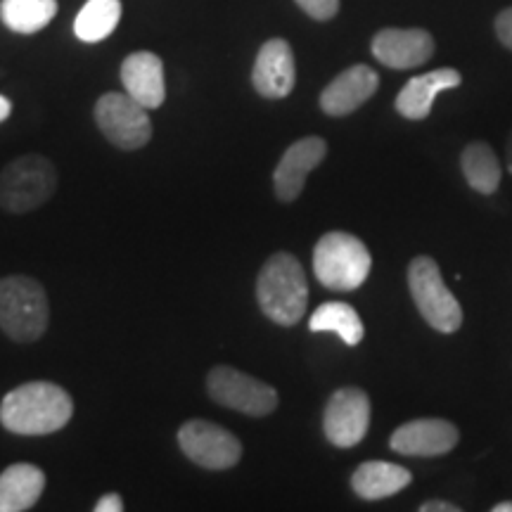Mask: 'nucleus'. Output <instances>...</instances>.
<instances>
[{
  "label": "nucleus",
  "instance_id": "2eb2a0df",
  "mask_svg": "<svg viewBox=\"0 0 512 512\" xmlns=\"http://www.w3.org/2000/svg\"><path fill=\"white\" fill-rule=\"evenodd\" d=\"M380 88V76L368 64H354L335 76L320 93V110L328 117H347L373 98Z\"/></svg>",
  "mask_w": 512,
  "mask_h": 512
},
{
  "label": "nucleus",
  "instance_id": "a211bd4d",
  "mask_svg": "<svg viewBox=\"0 0 512 512\" xmlns=\"http://www.w3.org/2000/svg\"><path fill=\"white\" fill-rule=\"evenodd\" d=\"M46 489V472L31 463H15L0 475V512L31 510Z\"/></svg>",
  "mask_w": 512,
  "mask_h": 512
},
{
  "label": "nucleus",
  "instance_id": "5701e85b",
  "mask_svg": "<svg viewBox=\"0 0 512 512\" xmlns=\"http://www.w3.org/2000/svg\"><path fill=\"white\" fill-rule=\"evenodd\" d=\"M121 19V0H88L74 19V34L83 43H100L114 34Z\"/></svg>",
  "mask_w": 512,
  "mask_h": 512
},
{
  "label": "nucleus",
  "instance_id": "ddd939ff",
  "mask_svg": "<svg viewBox=\"0 0 512 512\" xmlns=\"http://www.w3.org/2000/svg\"><path fill=\"white\" fill-rule=\"evenodd\" d=\"M375 60L389 69H413L432 60L434 38L425 29H382L370 43Z\"/></svg>",
  "mask_w": 512,
  "mask_h": 512
},
{
  "label": "nucleus",
  "instance_id": "f03ea898",
  "mask_svg": "<svg viewBox=\"0 0 512 512\" xmlns=\"http://www.w3.org/2000/svg\"><path fill=\"white\" fill-rule=\"evenodd\" d=\"M256 299L261 311L283 328H292L302 320L309 306V283L297 256L290 252L268 256L256 278Z\"/></svg>",
  "mask_w": 512,
  "mask_h": 512
},
{
  "label": "nucleus",
  "instance_id": "a878e982",
  "mask_svg": "<svg viewBox=\"0 0 512 512\" xmlns=\"http://www.w3.org/2000/svg\"><path fill=\"white\" fill-rule=\"evenodd\" d=\"M95 512H121L124 510V498L119 494H107L102 496L98 503H95Z\"/></svg>",
  "mask_w": 512,
  "mask_h": 512
},
{
  "label": "nucleus",
  "instance_id": "6ab92c4d",
  "mask_svg": "<svg viewBox=\"0 0 512 512\" xmlns=\"http://www.w3.org/2000/svg\"><path fill=\"white\" fill-rule=\"evenodd\" d=\"M411 482L413 475L406 467L387 463V460H368L358 465L351 477V489L363 501H382V498L399 494Z\"/></svg>",
  "mask_w": 512,
  "mask_h": 512
},
{
  "label": "nucleus",
  "instance_id": "39448f33",
  "mask_svg": "<svg viewBox=\"0 0 512 512\" xmlns=\"http://www.w3.org/2000/svg\"><path fill=\"white\" fill-rule=\"evenodd\" d=\"M57 190V171L43 155H24L0 171V207L8 214H29Z\"/></svg>",
  "mask_w": 512,
  "mask_h": 512
},
{
  "label": "nucleus",
  "instance_id": "0eeeda50",
  "mask_svg": "<svg viewBox=\"0 0 512 512\" xmlns=\"http://www.w3.org/2000/svg\"><path fill=\"white\" fill-rule=\"evenodd\" d=\"M207 392L221 406L252 418H266L278 408L280 396L271 384L256 380L233 366H216L207 375Z\"/></svg>",
  "mask_w": 512,
  "mask_h": 512
},
{
  "label": "nucleus",
  "instance_id": "c85d7f7f",
  "mask_svg": "<svg viewBox=\"0 0 512 512\" xmlns=\"http://www.w3.org/2000/svg\"><path fill=\"white\" fill-rule=\"evenodd\" d=\"M505 164H508V171L512 174V131L508 136V145H505Z\"/></svg>",
  "mask_w": 512,
  "mask_h": 512
},
{
  "label": "nucleus",
  "instance_id": "20e7f679",
  "mask_svg": "<svg viewBox=\"0 0 512 512\" xmlns=\"http://www.w3.org/2000/svg\"><path fill=\"white\" fill-rule=\"evenodd\" d=\"M373 256L356 235L332 230L313 247V271L320 285L335 292H354L368 280Z\"/></svg>",
  "mask_w": 512,
  "mask_h": 512
},
{
  "label": "nucleus",
  "instance_id": "cd10ccee",
  "mask_svg": "<svg viewBox=\"0 0 512 512\" xmlns=\"http://www.w3.org/2000/svg\"><path fill=\"white\" fill-rule=\"evenodd\" d=\"M10 114H12V102L5 98V95H0V124H3Z\"/></svg>",
  "mask_w": 512,
  "mask_h": 512
},
{
  "label": "nucleus",
  "instance_id": "412c9836",
  "mask_svg": "<svg viewBox=\"0 0 512 512\" xmlns=\"http://www.w3.org/2000/svg\"><path fill=\"white\" fill-rule=\"evenodd\" d=\"M309 330L335 332V335L342 337V342L347 347H358L363 342V335H366V328H363V320L358 316V311L344 302L320 304L316 313H311Z\"/></svg>",
  "mask_w": 512,
  "mask_h": 512
},
{
  "label": "nucleus",
  "instance_id": "dca6fc26",
  "mask_svg": "<svg viewBox=\"0 0 512 512\" xmlns=\"http://www.w3.org/2000/svg\"><path fill=\"white\" fill-rule=\"evenodd\" d=\"M460 83H463V76H460L458 69L451 67H441L434 69V72L413 76V79L401 88V93L396 95V112H399L403 119L411 121L427 119L430 117L437 95L451 91V88H458Z\"/></svg>",
  "mask_w": 512,
  "mask_h": 512
},
{
  "label": "nucleus",
  "instance_id": "1a4fd4ad",
  "mask_svg": "<svg viewBox=\"0 0 512 512\" xmlns=\"http://www.w3.org/2000/svg\"><path fill=\"white\" fill-rule=\"evenodd\" d=\"M178 444L192 463L207 470H230L242 458L240 439L209 420H188L181 425Z\"/></svg>",
  "mask_w": 512,
  "mask_h": 512
},
{
  "label": "nucleus",
  "instance_id": "aec40b11",
  "mask_svg": "<svg viewBox=\"0 0 512 512\" xmlns=\"http://www.w3.org/2000/svg\"><path fill=\"white\" fill-rule=\"evenodd\" d=\"M460 169H463L467 185L477 190L479 195H494L501 185L503 166L491 145L482 143V140H475L465 147L463 155H460Z\"/></svg>",
  "mask_w": 512,
  "mask_h": 512
},
{
  "label": "nucleus",
  "instance_id": "f8f14e48",
  "mask_svg": "<svg viewBox=\"0 0 512 512\" xmlns=\"http://www.w3.org/2000/svg\"><path fill=\"white\" fill-rule=\"evenodd\" d=\"M297 83V62L285 38H271L261 46L254 60L252 86L261 98L283 100Z\"/></svg>",
  "mask_w": 512,
  "mask_h": 512
},
{
  "label": "nucleus",
  "instance_id": "f257e3e1",
  "mask_svg": "<svg viewBox=\"0 0 512 512\" xmlns=\"http://www.w3.org/2000/svg\"><path fill=\"white\" fill-rule=\"evenodd\" d=\"M74 415L67 389L53 382L19 384L0 403V425L22 437H43L60 432Z\"/></svg>",
  "mask_w": 512,
  "mask_h": 512
},
{
  "label": "nucleus",
  "instance_id": "9d476101",
  "mask_svg": "<svg viewBox=\"0 0 512 512\" xmlns=\"http://www.w3.org/2000/svg\"><path fill=\"white\" fill-rule=\"evenodd\" d=\"M370 427V399L363 389L342 387L328 399L323 432L332 446L351 448L366 439Z\"/></svg>",
  "mask_w": 512,
  "mask_h": 512
},
{
  "label": "nucleus",
  "instance_id": "b1692460",
  "mask_svg": "<svg viewBox=\"0 0 512 512\" xmlns=\"http://www.w3.org/2000/svg\"><path fill=\"white\" fill-rule=\"evenodd\" d=\"M311 19L328 22L339 12V0H294Z\"/></svg>",
  "mask_w": 512,
  "mask_h": 512
},
{
  "label": "nucleus",
  "instance_id": "7ed1b4c3",
  "mask_svg": "<svg viewBox=\"0 0 512 512\" xmlns=\"http://www.w3.org/2000/svg\"><path fill=\"white\" fill-rule=\"evenodd\" d=\"M50 323L48 294L29 275L0 278V330L19 344L36 342Z\"/></svg>",
  "mask_w": 512,
  "mask_h": 512
},
{
  "label": "nucleus",
  "instance_id": "c756f323",
  "mask_svg": "<svg viewBox=\"0 0 512 512\" xmlns=\"http://www.w3.org/2000/svg\"><path fill=\"white\" fill-rule=\"evenodd\" d=\"M494 512H512V501H503L494 505Z\"/></svg>",
  "mask_w": 512,
  "mask_h": 512
},
{
  "label": "nucleus",
  "instance_id": "6e6552de",
  "mask_svg": "<svg viewBox=\"0 0 512 512\" xmlns=\"http://www.w3.org/2000/svg\"><path fill=\"white\" fill-rule=\"evenodd\" d=\"M95 124L102 136L121 150H140L150 143L152 121L147 107L128 93H105L95 102Z\"/></svg>",
  "mask_w": 512,
  "mask_h": 512
},
{
  "label": "nucleus",
  "instance_id": "423d86ee",
  "mask_svg": "<svg viewBox=\"0 0 512 512\" xmlns=\"http://www.w3.org/2000/svg\"><path fill=\"white\" fill-rule=\"evenodd\" d=\"M408 287L425 323L441 335H451L463 325V309L448 290L441 268L432 256H415L408 266Z\"/></svg>",
  "mask_w": 512,
  "mask_h": 512
},
{
  "label": "nucleus",
  "instance_id": "393cba45",
  "mask_svg": "<svg viewBox=\"0 0 512 512\" xmlns=\"http://www.w3.org/2000/svg\"><path fill=\"white\" fill-rule=\"evenodd\" d=\"M494 29H496L498 41H501L508 50H512V8H505L498 12Z\"/></svg>",
  "mask_w": 512,
  "mask_h": 512
},
{
  "label": "nucleus",
  "instance_id": "9b49d317",
  "mask_svg": "<svg viewBox=\"0 0 512 512\" xmlns=\"http://www.w3.org/2000/svg\"><path fill=\"white\" fill-rule=\"evenodd\" d=\"M458 427L441 418H420L396 427L389 439L392 451L411 458H437L458 446Z\"/></svg>",
  "mask_w": 512,
  "mask_h": 512
},
{
  "label": "nucleus",
  "instance_id": "bb28decb",
  "mask_svg": "<svg viewBox=\"0 0 512 512\" xmlns=\"http://www.w3.org/2000/svg\"><path fill=\"white\" fill-rule=\"evenodd\" d=\"M420 512H460V505L448 501H427L420 505Z\"/></svg>",
  "mask_w": 512,
  "mask_h": 512
},
{
  "label": "nucleus",
  "instance_id": "4be33fe9",
  "mask_svg": "<svg viewBox=\"0 0 512 512\" xmlns=\"http://www.w3.org/2000/svg\"><path fill=\"white\" fill-rule=\"evenodd\" d=\"M57 15V0H3L0 19L15 34H38Z\"/></svg>",
  "mask_w": 512,
  "mask_h": 512
},
{
  "label": "nucleus",
  "instance_id": "4468645a",
  "mask_svg": "<svg viewBox=\"0 0 512 512\" xmlns=\"http://www.w3.org/2000/svg\"><path fill=\"white\" fill-rule=\"evenodd\" d=\"M325 155H328V143L318 136H309L297 140L285 150L283 159L273 171V185L278 200L292 202L302 195L306 178L316 166H320Z\"/></svg>",
  "mask_w": 512,
  "mask_h": 512
},
{
  "label": "nucleus",
  "instance_id": "f3484780",
  "mask_svg": "<svg viewBox=\"0 0 512 512\" xmlns=\"http://www.w3.org/2000/svg\"><path fill=\"white\" fill-rule=\"evenodd\" d=\"M121 83L126 93L147 110H157L166 100L164 62L155 53H133L121 64Z\"/></svg>",
  "mask_w": 512,
  "mask_h": 512
}]
</instances>
